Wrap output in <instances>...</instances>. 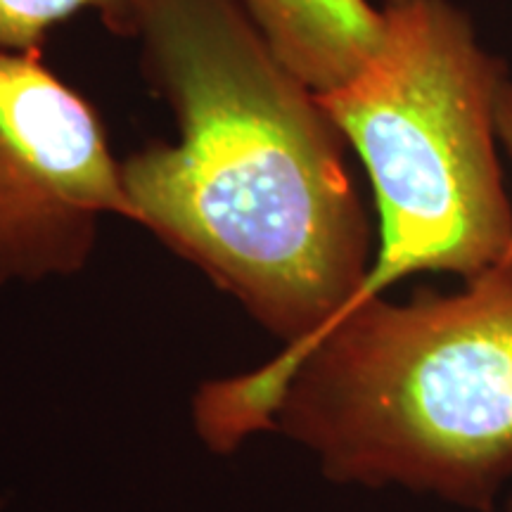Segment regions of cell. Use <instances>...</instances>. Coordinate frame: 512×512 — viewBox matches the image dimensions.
<instances>
[{"instance_id": "4", "label": "cell", "mask_w": 512, "mask_h": 512, "mask_svg": "<svg viewBox=\"0 0 512 512\" xmlns=\"http://www.w3.org/2000/svg\"><path fill=\"white\" fill-rule=\"evenodd\" d=\"M105 216L131 221L98 110L41 53L0 50V285L76 273Z\"/></svg>"}, {"instance_id": "7", "label": "cell", "mask_w": 512, "mask_h": 512, "mask_svg": "<svg viewBox=\"0 0 512 512\" xmlns=\"http://www.w3.org/2000/svg\"><path fill=\"white\" fill-rule=\"evenodd\" d=\"M498 138L508 150V155L512 159V81H505V86L501 88V95H498ZM505 259H512V242L508 249V256Z\"/></svg>"}, {"instance_id": "3", "label": "cell", "mask_w": 512, "mask_h": 512, "mask_svg": "<svg viewBox=\"0 0 512 512\" xmlns=\"http://www.w3.org/2000/svg\"><path fill=\"white\" fill-rule=\"evenodd\" d=\"M380 10L382 41L366 67L318 95L380 211L356 304L415 273L470 280L505 261L512 242L496 145L503 62L448 0H384Z\"/></svg>"}, {"instance_id": "2", "label": "cell", "mask_w": 512, "mask_h": 512, "mask_svg": "<svg viewBox=\"0 0 512 512\" xmlns=\"http://www.w3.org/2000/svg\"><path fill=\"white\" fill-rule=\"evenodd\" d=\"M228 396L278 415L335 482L494 512L512 479V259L451 294L358 302Z\"/></svg>"}, {"instance_id": "6", "label": "cell", "mask_w": 512, "mask_h": 512, "mask_svg": "<svg viewBox=\"0 0 512 512\" xmlns=\"http://www.w3.org/2000/svg\"><path fill=\"white\" fill-rule=\"evenodd\" d=\"M93 12L117 36H131L128 0H0V50L41 53L57 24Z\"/></svg>"}, {"instance_id": "8", "label": "cell", "mask_w": 512, "mask_h": 512, "mask_svg": "<svg viewBox=\"0 0 512 512\" xmlns=\"http://www.w3.org/2000/svg\"><path fill=\"white\" fill-rule=\"evenodd\" d=\"M505 512H512V494L505 498Z\"/></svg>"}, {"instance_id": "1", "label": "cell", "mask_w": 512, "mask_h": 512, "mask_svg": "<svg viewBox=\"0 0 512 512\" xmlns=\"http://www.w3.org/2000/svg\"><path fill=\"white\" fill-rule=\"evenodd\" d=\"M176 143L121 162L131 221L233 294L287 347L356 304L370 223L344 140L240 0H128Z\"/></svg>"}, {"instance_id": "5", "label": "cell", "mask_w": 512, "mask_h": 512, "mask_svg": "<svg viewBox=\"0 0 512 512\" xmlns=\"http://www.w3.org/2000/svg\"><path fill=\"white\" fill-rule=\"evenodd\" d=\"M299 81L330 93L366 67L382 41V10L368 0H240Z\"/></svg>"}]
</instances>
